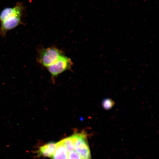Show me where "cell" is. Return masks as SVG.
<instances>
[{"label":"cell","instance_id":"obj_1","mask_svg":"<svg viewBox=\"0 0 159 159\" xmlns=\"http://www.w3.org/2000/svg\"><path fill=\"white\" fill-rule=\"evenodd\" d=\"M64 55L63 51L55 47L43 48L38 51L37 60L41 65L47 68Z\"/></svg>","mask_w":159,"mask_h":159},{"label":"cell","instance_id":"obj_2","mask_svg":"<svg viewBox=\"0 0 159 159\" xmlns=\"http://www.w3.org/2000/svg\"><path fill=\"white\" fill-rule=\"evenodd\" d=\"M72 135L74 140V150L83 159H91L87 133L82 131L76 132Z\"/></svg>","mask_w":159,"mask_h":159},{"label":"cell","instance_id":"obj_3","mask_svg":"<svg viewBox=\"0 0 159 159\" xmlns=\"http://www.w3.org/2000/svg\"><path fill=\"white\" fill-rule=\"evenodd\" d=\"M73 64L71 59L64 55L47 68L54 78L64 71L70 69Z\"/></svg>","mask_w":159,"mask_h":159},{"label":"cell","instance_id":"obj_4","mask_svg":"<svg viewBox=\"0 0 159 159\" xmlns=\"http://www.w3.org/2000/svg\"><path fill=\"white\" fill-rule=\"evenodd\" d=\"M21 16H15L10 17L1 22L0 34L4 36L9 30L22 24Z\"/></svg>","mask_w":159,"mask_h":159},{"label":"cell","instance_id":"obj_5","mask_svg":"<svg viewBox=\"0 0 159 159\" xmlns=\"http://www.w3.org/2000/svg\"><path fill=\"white\" fill-rule=\"evenodd\" d=\"M23 9V6L22 4L20 3H18L14 7H8L4 9L0 14V22L11 16H21Z\"/></svg>","mask_w":159,"mask_h":159},{"label":"cell","instance_id":"obj_6","mask_svg":"<svg viewBox=\"0 0 159 159\" xmlns=\"http://www.w3.org/2000/svg\"><path fill=\"white\" fill-rule=\"evenodd\" d=\"M57 146V143L51 142L40 147L35 153L38 157L51 158Z\"/></svg>","mask_w":159,"mask_h":159},{"label":"cell","instance_id":"obj_7","mask_svg":"<svg viewBox=\"0 0 159 159\" xmlns=\"http://www.w3.org/2000/svg\"><path fill=\"white\" fill-rule=\"evenodd\" d=\"M57 146L52 159H68V153L64 148L62 140L57 142Z\"/></svg>","mask_w":159,"mask_h":159},{"label":"cell","instance_id":"obj_8","mask_svg":"<svg viewBox=\"0 0 159 159\" xmlns=\"http://www.w3.org/2000/svg\"><path fill=\"white\" fill-rule=\"evenodd\" d=\"M63 144L68 154L74 150V140L73 135L62 140Z\"/></svg>","mask_w":159,"mask_h":159},{"label":"cell","instance_id":"obj_9","mask_svg":"<svg viewBox=\"0 0 159 159\" xmlns=\"http://www.w3.org/2000/svg\"><path fill=\"white\" fill-rule=\"evenodd\" d=\"M115 102L113 100L110 98L105 99L102 101L103 107L106 110L111 109L114 105Z\"/></svg>","mask_w":159,"mask_h":159},{"label":"cell","instance_id":"obj_10","mask_svg":"<svg viewBox=\"0 0 159 159\" xmlns=\"http://www.w3.org/2000/svg\"><path fill=\"white\" fill-rule=\"evenodd\" d=\"M68 159H83L74 150L68 154Z\"/></svg>","mask_w":159,"mask_h":159}]
</instances>
